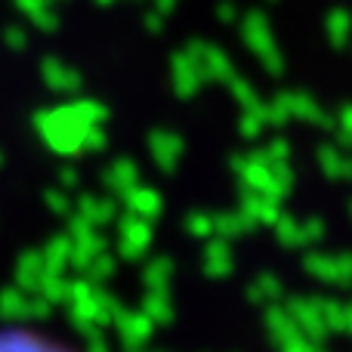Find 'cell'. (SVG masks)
<instances>
[{"instance_id": "obj_1", "label": "cell", "mask_w": 352, "mask_h": 352, "mask_svg": "<svg viewBox=\"0 0 352 352\" xmlns=\"http://www.w3.org/2000/svg\"><path fill=\"white\" fill-rule=\"evenodd\" d=\"M0 352H80L68 340L25 324H10L0 328Z\"/></svg>"}]
</instances>
